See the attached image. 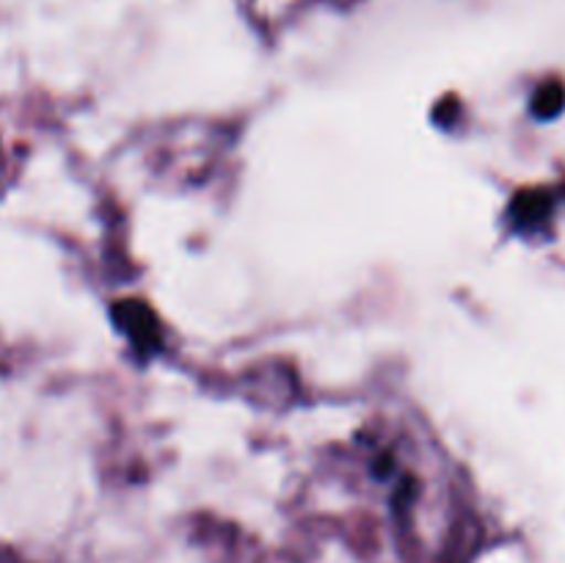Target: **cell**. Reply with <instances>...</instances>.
Returning <instances> with one entry per match:
<instances>
[{
    "label": "cell",
    "instance_id": "1",
    "mask_svg": "<svg viewBox=\"0 0 565 563\" xmlns=\"http://www.w3.org/2000/svg\"><path fill=\"white\" fill-rule=\"evenodd\" d=\"M565 105V86L563 83H546V86L539 88L533 99V110L541 116V119H552L563 110Z\"/></svg>",
    "mask_w": 565,
    "mask_h": 563
}]
</instances>
